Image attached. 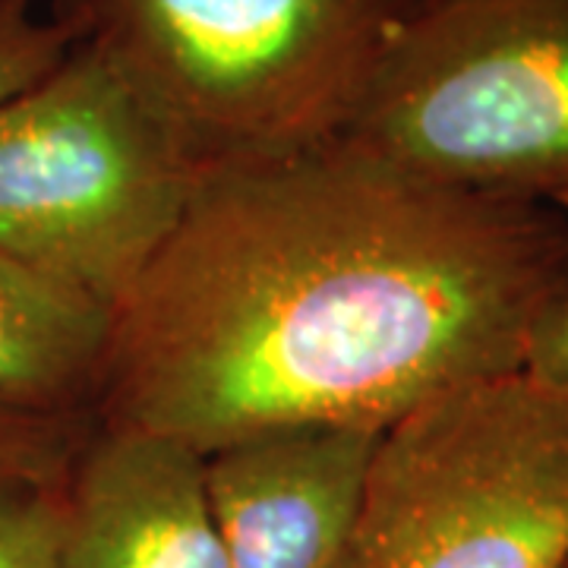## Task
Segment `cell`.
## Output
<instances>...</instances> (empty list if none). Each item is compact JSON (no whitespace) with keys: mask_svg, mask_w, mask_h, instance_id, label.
<instances>
[{"mask_svg":"<svg viewBox=\"0 0 568 568\" xmlns=\"http://www.w3.org/2000/svg\"><path fill=\"white\" fill-rule=\"evenodd\" d=\"M205 168L85 44L0 102V256L114 313Z\"/></svg>","mask_w":568,"mask_h":568,"instance_id":"3","label":"cell"},{"mask_svg":"<svg viewBox=\"0 0 568 568\" xmlns=\"http://www.w3.org/2000/svg\"><path fill=\"white\" fill-rule=\"evenodd\" d=\"M61 484L0 493V568H54Z\"/></svg>","mask_w":568,"mask_h":568,"instance_id":"11","label":"cell"},{"mask_svg":"<svg viewBox=\"0 0 568 568\" xmlns=\"http://www.w3.org/2000/svg\"><path fill=\"white\" fill-rule=\"evenodd\" d=\"M521 373L540 386L568 395V291L534 325Z\"/></svg>","mask_w":568,"mask_h":568,"instance_id":"12","label":"cell"},{"mask_svg":"<svg viewBox=\"0 0 568 568\" xmlns=\"http://www.w3.org/2000/svg\"><path fill=\"white\" fill-rule=\"evenodd\" d=\"M552 205H559L562 212H568V190H566V193H559V196L552 200Z\"/></svg>","mask_w":568,"mask_h":568,"instance_id":"13","label":"cell"},{"mask_svg":"<svg viewBox=\"0 0 568 568\" xmlns=\"http://www.w3.org/2000/svg\"><path fill=\"white\" fill-rule=\"evenodd\" d=\"M383 429L282 426L205 455L224 568H342Z\"/></svg>","mask_w":568,"mask_h":568,"instance_id":"6","label":"cell"},{"mask_svg":"<svg viewBox=\"0 0 568 568\" xmlns=\"http://www.w3.org/2000/svg\"><path fill=\"white\" fill-rule=\"evenodd\" d=\"M568 291V212L338 140L205 168L111 313L95 417L200 455L282 426L386 429L525 369Z\"/></svg>","mask_w":568,"mask_h":568,"instance_id":"1","label":"cell"},{"mask_svg":"<svg viewBox=\"0 0 568 568\" xmlns=\"http://www.w3.org/2000/svg\"><path fill=\"white\" fill-rule=\"evenodd\" d=\"M111 313L0 256V410L92 420Z\"/></svg>","mask_w":568,"mask_h":568,"instance_id":"8","label":"cell"},{"mask_svg":"<svg viewBox=\"0 0 568 568\" xmlns=\"http://www.w3.org/2000/svg\"><path fill=\"white\" fill-rule=\"evenodd\" d=\"M342 568H568V395L511 373L388 424Z\"/></svg>","mask_w":568,"mask_h":568,"instance_id":"5","label":"cell"},{"mask_svg":"<svg viewBox=\"0 0 568 568\" xmlns=\"http://www.w3.org/2000/svg\"><path fill=\"white\" fill-rule=\"evenodd\" d=\"M414 178L568 190V0H420L342 133Z\"/></svg>","mask_w":568,"mask_h":568,"instance_id":"4","label":"cell"},{"mask_svg":"<svg viewBox=\"0 0 568 568\" xmlns=\"http://www.w3.org/2000/svg\"><path fill=\"white\" fill-rule=\"evenodd\" d=\"M92 420H36L0 410V493L58 487Z\"/></svg>","mask_w":568,"mask_h":568,"instance_id":"9","label":"cell"},{"mask_svg":"<svg viewBox=\"0 0 568 568\" xmlns=\"http://www.w3.org/2000/svg\"><path fill=\"white\" fill-rule=\"evenodd\" d=\"M420 0H51L203 164L338 140Z\"/></svg>","mask_w":568,"mask_h":568,"instance_id":"2","label":"cell"},{"mask_svg":"<svg viewBox=\"0 0 568 568\" xmlns=\"http://www.w3.org/2000/svg\"><path fill=\"white\" fill-rule=\"evenodd\" d=\"M70 44V32L36 0H0V102L48 73Z\"/></svg>","mask_w":568,"mask_h":568,"instance_id":"10","label":"cell"},{"mask_svg":"<svg viewBox=\"0 0 568 568\" xmlns=\"http://www.w3.org/2000/svg\"><path fill=\"white\" fill-rule=\"evenodd\" d=\"M54 568H224L205 455L92 420L61 484Z\"/></svg>","mask_w":568,"mask_h":568,"instance_id":"7","label":"cell"}]
</instances>
